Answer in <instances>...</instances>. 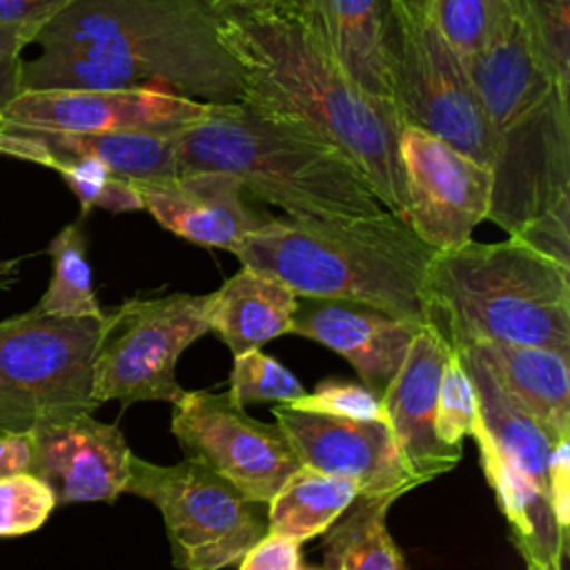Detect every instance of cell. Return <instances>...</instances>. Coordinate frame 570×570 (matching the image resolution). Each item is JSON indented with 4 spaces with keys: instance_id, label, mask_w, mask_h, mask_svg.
<instances>
[{
    "instance_id": "cell-4",
    "label": "cell",
    "mask_w": 570,
    "mask_h": 570,
    "mask_svg": "<svg viewBox=\"0 0 570 570\" xmlns=\"http://www.w3.org/2000/svg\"><path fill=\"white\" fill-rule=\"evenodd\" d=\"M180 171H223L292 218H365L385 212L358 167L318 134L254 111L216 105L174 129Z\"/></svg>"
},
{
    "instance_id": "cell-25",
    "label": "cell",
    "mask_w": 570,
    "mask_h": 570,
    "mask_svg": "<svg viewBox=\"0 0 570 570\" xmlns=\"http://www.w3.org/2000/svg\"><path fill=\"white\" fill-rule=\"evenodd\" d=\"M394 501L358 494L323 532V570H407L387 530V510Z\"/></svg>"
},
{
    "instance_id": "cell-7",
    "label": "cell",
    "mask_w": 570,
    "mask_h": 570,
    "mask_svg": "<svg viewBox=\"0 0 570 570\" xmlns=\"http://www.w3.org/2000/svg\"><path fill=\"white\" fill-rule=\"evenodd\" d=\"M102 316H53L36 305L0 321V430L94 414Z\"/></svg>"
},
{
    "instance_id": "cell-9",
    "label": "cell",
    "mask_w": 570,
    "mask_h": 570,
    "mask_svg": "<svg viewBox=\"0 0 570 570\" xmlns=\"http://www.w3.org/2000/svg\"><path fill=\"white\" fill-rule=\"evenodd\" d=\"M209 332L205 294L174 292L134 296L102 316V334L94 356V401L176 403L180 354Z\"/></svg>"
},
{
    "instance_id": "cell-3",
    "label": "cell",
    "mask_w": 570,
    "mask_h": 570,
    "mask_svg": "<svg viewBox=\"0 0 570 570\" xmlns=\"http://www.w3.org/2000/svg\"><path fill=\"white\" fill-rule=\"evenodd\" d=\"M436 249L387 209L365 218H267L232 254L296 296L363 303L428 323L425 278Z\"/></svg>"
},
{
    "instance_id": "cell-2",
    "label": "cell",
    "mask_w": 570,
    "mask_h": 570,
    "mask_svg": "<svg viewBox=\"0 0 570 570\" xmlns=\"http://www.w3.org/2000/svg\"><path fill=\"white\" fill-rule=\"evenodd\" d=\"M218 24L243 71V105L301 125L338 147L381 205L405 220L399 158L405 122L394 102L361 89L289 16L225 11Z\"/></svg>"
},
{
    "instance_id": "cell-5",
    "label": "cell",
    "mask_w": 570,
    "mask_h": 570,
    "mask_svg": "<svg viewBox=\"0 0 570 570\" xmlns=\"http://www.w3.org/2000/svg\"><path fill=\"white\" fill-rule=\"evenodd\" d=\"M428 321L452 347L541 345L570 354V267L517 238L434 252Z\"/></svg>"
},
{
    "instance_id": "cell-35",
    "label": "cell",
    "mask_w": 570,
    "mask_h": 570,
    "mask_svg": "<svg viewBox=\"0 0 570 570\" xmlns=\"http://www.w3.org/2000/svg\"><path fill=\"white\" fill-rule=\"evenodd\" d=\"M238 561V570H301V543L267 530Z\"/></svg>"
},
{
    "instance_id": "cell-12",
    "label": "cell",
    "mask_w": 570,
    "mask_h": 570,
    "mask_svg": "<svg viewBox=\"0 0 570 570\" xmlns=\"http://www.w3.org/2000/svg\"><path fill=\"white\" fill-rule=\"evenodd\" d=\"M465 69L497 136V149L505 136L568 102V89L557 82L539 51L519 0H499L490 36Z\"/></svg>"
},
{
    "instance_id": "cell-29",
    "label": "cell",
    "mask_w": 570,
    "mask_h": 570,
    "mask_svg": "<svg viewBox=\"0 0 570 570\" xmlns=\"http://www.w3.org/2000/svg\"><path fill=\"white\" fill-rule=\"evenodd\" d=\"M476 403L472 383L456 356V350L452 347L441 381H439V394H436V436L448 448H461L465 436H472L476 425Z\"/></svg>"
},
{
    "instance_id": "cell-38",
    "label": "cell",
    "mask_w": 570,
    "mask_h": 570,
    "mask_svg": "<svg viewBox=\"0 0 570 570\" xmlns=\"http://www.w3.org/2000/svg\"><path fill=\"white\" fill-rule=\"evenodd\" d=\"M20 67L22 56L0 49V138L4 134V111L20 94Z\"/></svg>"
},
{
    "instance_id": "cell-16",
    "label": "cell",
    "mask_w": 570,
    "mask_h": 570,
    "mask_svg": "<svg viewBox=\"0 0 570 570\" xmlns=\"http://www.w3.org/2000/svg\"><path fill=\"white\" fill-rule=\"evenodd\" d=\"M452 345L430 321L414 334L405 358L381 392L385 423L396 441L405 468L419 483H425L461 461V448L439 441L436 394Z\"/></svg>"
},
{
    "instance_id": "cell-22",
    "label": "cell",
    "mask_w": 570,
    "mask_h": 570,
    "mask_svg": "<svg viewBox=\"0 0 570 570\" xmlns=\"http://www.w3.org/2000/svg\"><path fill=\"white\" fill-rule=\"evenodd\" d=\"M472 439L479 448V463L492 485L499 508L505 514L517 550L523 559L561 563L568 550V534L557 525L548 490L530 474L512 465L476 421Z\"/></svg>"
},
{
    "instance_id": "cell-34",
    "label": "cell",
    "mask_w": 570,
    "mask_h": 570,
    "mask_svg": "<svg viewBox=\"0 0 570 570\" xmlns=\"http://www.w3.org/2000/svg\"><path fill=\"white\" fill-rule=\"evenodd\" d=\"M73 0H0V49L22 56L38 33Z\"/></svg>"
},
{
    "instance_id": "cell-14",
    "label": "cell",
    "mask_w": 570,
    "mask_h": 570,
    "mask_svg": "<svg viewBox=\"0 0 570 570\" xmlns=\"http://www.w3.org/2000/svg\"><path fill=\"white\" fill-rule=\"evenodd\" d=\"M272 412L301 465L352 479L358 494L399 499L421 485L405 468L385 421L338 419L289 405Z\"/></svg>"
},
{
    "instance_id": "cell-41",
    "label": "cell",
    "mask_w": 570,
    "mask_h": 570,
    "mask_svg": "<svg viewBox=\"0 0 570 570\" xmlns=\"http://www.w3.org/2000/svg\"><path fill=\"white\" fill-rule=\"evenodd\" d=\"M528 570H561V563H546V561H537V559H523Z\"/></svg>"
},
{
    "instance_id": "cell-6",
    "label": "cell",
    "mask_w": 570,
    "mask_h": 570,
    "mask_svg": "<svg viewBox=\"0 0 570 570\" xmlns=\"http://www.w3.org/2000/svg\"><path fill=\"white\" fill-rule=\"evenodd\" d=\"M381 13L390 94L403 122L492 167L497 136L465 62L432 20L430 0H381Z\"/></svg>"
},
{
    "instance_id": "cell-11",
    "label": "cell",
    "mask_w": 570,
    "mask_h": 570,
    "mask_svg": "<svg viewBox=\"0 0 570 570\" xmlns=\"http://www.w3.org/2000/svg\"><path fill=\"white\" fill-rule=\"evenodd\" d=\"M399 158L414 234L436 252L468 243L490 212L492 167L412 125L401 129Z\"/></svg>"
},
{
    "instance_id": "cell-10",
    "label": "cell",
    "mask_w": 570,
    "mask_h": 570,
    "mask_svg": "<svg viewBox=\"0 0 570 570\" xmlns=\"http://www.w3.org/2000/svg\"><path fill=\"white\" fill-rule=\"evenodd\" d=\"M171 432L189 459L229 481L245 499L267 505L301 468L276 423H261L227 392H183L171 403Z\"/></svg>"
},
{
    "instance_id": "cell-37",
    "label": "cell",
    "mask_w": 570,
    "mask_h": 570,
    "mask_svg": "<svg viewBox=\"0 0 570 570\" xmlns=\"http://www.w3.org/2000/svg\"><path fill=\"white\" fill-rule=\"evenodd\" d=\"M33 439L29 430H0V479L31 472Z\"/></svg>"
},
{
    "instance_id": "cell-18",
    "label": "cell",
    "mask_w": 570,
    "mask_h": 570,
    "mask_svg": "<svg viewBox=\"0 0 570 570\" xmlns=\"http://www.w3.org/2000/svg\"><path fill=\"white\" fill-rule=\"evenodd\" d=\"M142 207L171 234L203 247L234 252L263 220L247 207L243 185L223 171H180L138 185Z\"/></svg>"
},
{
    "instance_id": "cell-27",
    "label": "cell",
    "mask_w": 570,
    "mask_h": 570,
    "mask_svg": "<svg viewBox=\"0 0 570 570\" xmlns=\"http://www.w3.org/2000/svg\"><path fill=\"white\" fill-rule=\"evenodd\" d=\"M69 189L76 194L82 207V216H87L94 207L122 214V212H138L142 207V198L138 185L116 176L102 163L89 156H69L60 158L51 165Z\"/></svg>"
},
{
    "instance_id": "cell-1",
    "label": "cell",
    "mask_w": 570,
    "mask_h": 570,
    "mask_svg": "<svg viewBox=\"0 0 570 570\" xmlns=\"http://www.w3.org/2000/svg\"><path fill=\"white\" fill-rule=\"evenodd\" d=\"M22 60V89H149L243 105V71L209 0H73Z\"/></svg>"
},
{
    "instance_id": "cell-19",
    "label": "cell",
    "mask_w": 570,
    "mask_h": 570,
    "mask_svg": "<svg viewBox=\"0 0 570 570\" xmlns=\"http://www.w3.org/2000/svg\"><path fill=\"white\" fill-rule=\"evenodd\" d=\"M307 36L367 94L390 100L381 0H289Z\"/></svg>"
},
{
    "instance_id": "cell-31",
    "label": "cell",
    "mask_w": 570,
    "mask_h": 570,
    "mask_svg": "<svg viewBox=\"0 0 570 570\" xmlns=\"http://www.w3.org/2000/svg\"><path fill=\"white\" fill-rule=\"evenodd\" d=\"M497 7L499 0H430L434 24L463 62L485 45Z\"/></svg>"
},
{
    "instance_id": "cell-33",
    "label": "cell",
    "mask_w": 570,
    "mask_h": 570,
    "mask_svg": "<svg viewBox=\"0 0 570 570\" xmlns=\"http://www.w3.org/2000/svg\"><path fill=\"white\" fill-rule=\"evenodd\" d=\"M289 407L354 421H385L381 394L367 385L336 379L321 381L314 392H305L301 399L289 403Z\"/></svg>"
},
{
    "instance_id": "cell-39",
    "label": "cell",
    "mask_w": 570,
    "mask_h": 570,
    "mask_svg": "<svg viewBox=\"0 0 570 570\" xmlns=\"http://www.w3.org/2000/svg\"><path fill=\"white\" fill-rule=\"evenodd\" d=\"M216 13H285L289 0H209Z\"/></svg>"
},
{
    "instance_id": "cell-15",
    "label": "cell",
    "mask_w": 570,
    "mask_h": 570,
    "mask_svg": "<svg viewBox=\"0 0 570 570\" xmlns=\"http://www.w3.org/2000/svg\"><path fill=\"white\" fill-rule=\"evenodd\" d=\"M31 474L42 479L58 503L116 501L125 492L131 450L116 423L76 414L29 430Z\"/></svg>"
},
{
    "instance_id": "cell-42",
    "label": "cell",
    "mask_w": 570,
    "mask_h": 570,
    "mask_svg": "<svg viewBox=\"0 0 570 570\" xmlns=\"http://www.w3.org/2000/svg\"><path fill=\"white\" fill-rule=\"evenodd\" d=\"M301 570H316V568H301Z\"/></svg>"
},
{
    "instance_id": "cell-24",
    "label": "cell",
    "mask_w": 570,
    "mask_h": 570,
    "mask_svg": "<svg viewBox=\"0 0 570 570\" xmlns=\"http://www.w3.org/2000/svg\"><path fill=\"white\" fill-rule=\"evenodd\" d=\"M356 497V481L301 465L267 501V530L303 543L323 534Z\"/></svg>"
},
{
    "instance_id": "cell-17",
    "label": "cell",
    "mask_w": 570,
    "mask_h": 570,
    "mask_svg": "<svg viewBox=\"0 0 570 570\" xmlns=\"http://www.w3.org/2000/svg\"><path fill=\"white\" fill-rule=\"evenodd\" d=\"M421 321L341 298L298 296L289 332L350 361L363 385L381 394L401 367Z\"/></svg>"
},
{
    "instance_id": "cell-26",
    "label": "cell",
    "mask_w": 570,
    "mask_h": 570,
    "mask_svg": "<svg viewBox=\"0 0 570 570\" xmlns=\"http://www.w3.org/2000/svg\"><path fill=\"white\" fill-rule=\"evenodd\" d=\"M51 256V281L38 307L53 316H102L91 283L87 238L80 220L65 225L47 247Z\"/></svg>"
},
{
    "instance_id": "cell-36",
    "label": "cell",
    "mask_w": 570,
    "mask_h": 570,
    "mask_svg": "<svg viewBox=\"0 0 570 570\" xmlns=\"http://www.w3.org/2000/svg\"><path fill=\"white\" fill-rule=\"evenodd\" d=\"M548 497L557 525L568 534L570 525V439L552 445L548 463Z\"/></svg>"
},
{
    "instance_id": "cell-8",
    "label": "cell",
    "mask_w": 570,
    "mask_h": 570,
    "mask_svg": "<svg viewBox=\"0 0 570 570\" xmlns=\"http://www.w3.org/2000/svg\"><path fill=\"white\" fill-rule=\"evenodd\" d=\"M125 492L158 508L174 566L180 570H223L267 532L261 503L245 499L229 481L189 456L158 465L131 454Z\"/></svg>"
},
{
    "instance_id": "cell-30",
    "label": "cell",
    "mask_w": 570,
    "mask_h": 570,
    "mask_svg": "<svg viewBox=\"0 0 570 570\" xmlns=\"http://www.w3.org/2000/svg\"><path fill=\"white\" fill-rule=\"evenodd\" d=\"M519 7L557 82L570 89V0H519Z\"/></svg>"
},
{
    "instance_id": "cell-32",
    "label": "cell",
    "mask_w": 570,
    "mask_h": 570,
    "mask_svg": "<svg viewBox=\"0 0 570 570\" xmlns=\"http://www.w3.org/2000/svg\"><path fill=\"white\" fill-rule=\"evenodd\" d=\"M56 505L51 488L31 472L0 479V537L38 530Z\"/></svg>"
},
{
    "instance_id": "cell-40",
    "label": "cell",
    "mask_w": 570,
    "mask_h": 570,
    "mask_svg": "<svg viewBox=\"0 0 570 570\" xmlns=\"http://www.w3.org/2000/svg\"><path fill=\"white\" fill-rule=\"evenodd\" d=\"M22 258H0V292L9 289L20 278Z\"/></svg>"
},
{
    "instance_id": "cell-21",
    "label": "cell",
    "mask_w": 570,
    "mask_h": 570,
    "mask_svg": "<svg viewBox=\"0 0 570 570\" xmlns=\"http://www.w3.org/2000/svg\"><path fill=\"white\" fill-rule=\"evenodd\" d=\"M298 296L281 281L252 267H240L216 292L205 294V316L234 354L289 334Z\"/></svg>"
},
{
    "instance_id": "cell-28",
    "label": "cell",
    "mask_w": 570,
    "mask_h": 570,
    "mask_svg": "<svg viewBox=\"0 0 570 570\" xmlns=\"http://www.w3.org/2000/svg\"><path fill=\"white\" fill-rule=\"evenodd\" d=\"M229 392L240 405L247 403H278L289 405L305 394L303 383L274 356L258 347L234 354L229 372Z\"/></svg>"
},
{
    "instance_id": "cell-23",
    "label": "cell",
    "mask_w": 570,
    "mask_h": 570,
    "mask_svg": "<svg viewBox=\"0 0 570 570\" xmlns=\"http://www.w3.org/2000/svg\"><path fill=\"white\" fill-rule=\"evenodd\" d=\"M454 350L472 383L481 428L512 465L530 474L548 490V463L554 443L534 423V419L510 399V394L499 385V381L470 347Z\"/></svg>"
},
{
    "instance_id": "cell-20",
    "label": "cell",
    "mask_w": 570,
    "mask_h": 570,
    "mask_svg": "<svg viewBox=\"0 0 570 570\" xmlns=\"http://www.w3.org/2000/svg\"><path fill=\"white\" fill-rule=\"evenodd\" d=\"M470 350L552 443L570 439V354L514 343H479Z\"/></svg>"
},
{
    "instance_id": "cell-13",
    "label": "cell",
    "mask_w": 570,
    "mask_h": 570,
    "mask_svg": "<svg viewBox=\"0 0 570 570\" xmlns=\"http://www.w3.org/2000/svg\"><path fill=\"white\" fill-rule=\"evenodd\" d=\"M216 105L149 89H22L4 127L49 134L174 131L207 118Z\"/></svg>"
}]
</instances>
